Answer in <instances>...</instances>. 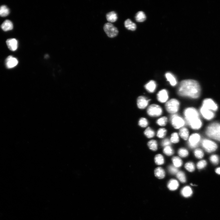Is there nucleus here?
I'll list each match as a JSON object with an SVG mask.
<instances>
[{
  "label": "nucleus",
  "mask_w": 220,
  "mask_h": 220,
  "mask_svg": "<svg viewBox=\"0 0 220 220\" xmlns=\"http://www.w3.org/2000/svg\"><path fill=\"white\" fill-rule=\"evenodd\" d=\"M215 172L217 174L220 175V167L217 168L215 170Z\"/></svg>",
  "instance_id": "44"
},
{
  "label": "nucleus",
  "mask_w": 220,
  "mask_h": 220,
  "mask_svg": "<svg viewBox=\"0 0 220 220\" xmlns=\"http://www.w3.org/2000/svg\"><path fill=\"white\" fill-rule=\"evenodd\" d=\"M124 26L128 30L132 31L135 30L136 29V25L135 23H133L131 20L128 19L124 22Z\"/></svg>",
  "instance_id": "18"
},
{
  "label": "nucleus",
  "mask_w": 220,
  "mask_h": 220,
  "mask_svg": "<svg viewBox=\"0 0 220 220\" xmlns=\"http://www.w3.org/2000/svg\"><path fill=\"white\" fill-rule=\"evenodd\" d=\"M163 152L165 154L168 156H171L174 153L173 149L170 146L165 147L163 150Z\"/></svg>",
  "instance_id": "33"
},
{
  "label": "nucleus",
  "mask_w": 220,
  "mask_h": 220,
  "mask_svg": "<svg viewBox=\"0 0 220 220\" xmlns=\"http://www.w3.org/2000/svg\"><path fill=\"white\" fill-rule=\"evenodd\" d=\"M145 135L147 138H151L153 137L155 135V132L150 127H148L144 132Z\"/></svg>",
  "instance_id": "30"
},
{
  "label": "nucleus",
  "mask_w": 220,
  "mask_h": 220,
  "mask_svg": "<svg viewBox=\"0 0 220 220\" xmlns=\"http://www.w3.org/2000/svg\"><path fill=\"white\" fill-rule=\"evenodd\" d=\"M154 160L156 164L158 165L163 164L164 163V157L160 154H157L155 156Z\"/></svg>",
  "instance_id": "29"
},
{
  "label": "nucleus",
  "mask_w": 220,
  "mask_h": 220,
  "mask_svg": "<svg viewBox=\"0 0 220 220\" xmlns=\"http://www.w3.org/2000/svg\"><path fill=\"white\" fill-rule=\"evenodd\" d=\"M205 108L211 111L217 110L218 108L217 105L211 99H206L203 102V106Z\"/></svg>",
  "instance_id": "10"
},
{
  "label": "nucleus",
  "mask_w": 220,
  "mask_h": 220,
  "mask_svg": "<svg viewBox=\"0 0 220 220\" xmlns=\"http://www.w3.org/2000/svg\"><path fill=\"white\" fill-rule=\"evenodd\" d=\"M168 169L169 172L172 174H177L178 172V170L177 168L175 167V166H170Z\"/></svg>",
  "instance_id": "42"
},
{
  "label": "nucleus",
  "mask_w": 220,
  "mask_h": 220,
  "mask_svg": "<svg viewBox=\"0 0 220 220\" xmlns=\"http://www.w3.org/2000/svg\"><path fill=\"white\" fill-rule=\"evenodd\" d=\"M178 153L179 156L182 158H185V157L187 156L189 154L187 150L183 148L179 150Z\"/></svg>",
  "instance_id": "36"
},
{
  "label": "nucleus",
  "mask_w": 220,
  "mask_h": 220,
  "mask_svg": "<svg viewBox=\"0 0 220 220\" xmlns=\"http://www.w3.org/2000/svg\"><path fill=\"white\" fill-rule=\"evenodd\" d=\"M145 87L148 91L150 93H153L156 88V84L154 81L151 80L145 85Z\"/></svg>",
  "instance_id": "19"
},
{
  "label": "nucleus",
  "mask_w": 220,
  "mask_h": 220,
  "mask_svg": "<svg viewBox=\"0 0 220 220\" xmlns=\"http://www.w3.org/2000/svg\"><path fill=\"white\" fill-rule=\"evenodd\" d=\"M194 154L196 158L199 159L203 158L204 155L203 151L199 149L196 150L195 151Z\"/></svg>",
  "instance_id": "37"
},
{
  "label": "nucleus",
  "mask_w": 220,
  "mask_h": 220,
  "mask_svg": "<svg viewBox=\"0 0 220 220\" xmlns=\"http://www.w3.org/2000/svg\"><path fill=\"white\" fill-rule=\"evenodd\" d=\"M202 145L205 150L209 152H211L216 150L217 146L213 142L207 140H204L202 141Z\"/></svg>",
  "instance_id": "8"
},
{
  "label": "nucleus",
  "mask_w": 220,
  "mask_h": 220,
  "mask_svg": "<svg viewBox=\"0 0 220 220\" xmlns=\"http://www.w3.org/2000/svg\"><path fill=\"white\" fill-rule=\"evenodd\" d=\"M168 93L166 90L163 89L160 91L157 95V98L159 102L164 103L167 101L168 99Z\"/></svg>",
  "instance_id": "15"
},
{
  "label": "nucleus",
  "mask_w": 220,
  "mask_h": 220,
  "mask_svg": "<svg viewBox=\"0 0 220 220\" xmlns=\"http://www.w3.org/2000/svg\"><path fill=\"white\" fill-rule=\"evenodd\" d=\"M18 62L16 58L10 56H8L5 60V65L7 68L11 69L16 66Z\"/></svg>",
  "instance_id": "11"
},
{
  "label": "nucleus",
  "mask_w": 220,
  "mask_h": 220,
  "mask_svg": "<svg viewBox=\"0 0 220 220\" xmlns=\"http://www.w3.org/2000/svg\"><path fill=\"white\" fill-rule=\"evenodd\" d=\"M147 144L149 148L152 151H156L158 149V144L155 140H152L149 141Z\"/></svg>",
  "instance_id": "28"
},
{
  "label": "nucleus",
  "mask_w": 220,
  "mask_h": 220,
  "mask_svg": "<svg viewBox=\"0 0 220 220\" xmlns=\"http://www.w3.org/2000/svg\"><path fill=\"white\" fill-rule=\"evenodd\" d=\"M181 194L183 196L185 197H189L193 194L191 188L189 186H186L183 187L181 191Z\"/></svg>",
  "instance_id": "21"
},
{
  "label": "nucleus",
  "mask_w": 220,
  "mask_h": 220,
  "mask_svg": "<svg viewBox=\"0 0 220 220\" xmlns=\"http://www.w3.org/2000/svg\"><path fill=\"white\" fill-rule=\"evenodd\" d=\"M200 111L202 115L206 119L209 120L214 117L215 114L212 111L206 109L203 106L201 108Z\"/></svg>",
  "instance_id": "12"
},
{
  "label": "nucleus",
  "mask_w": 220,
  "mask_h": 220,
  "mask_svg": "<svg viewBox=\"0 0 220 220\" xmlns=\"http://www.w3.org/2000/svg\"><path fill=\"white\" fill-rule=\"evenodd\" d=\"M177 177L181 183H185L186 182V179L185 175L183 172H178L177 174Z\"/></svg>",
  "instance_id": "31"
},
{
  "label": "nucleus",
  "mask_w": 220,
  "mask_h": 220,
  "mask_svg": "<svg viewBox=\"0 0 220 220\" xmlns=\"http://www.w3.org/2000/svg\"><path fill=\"white\" fill-rule=\"evenodd\" d=\"M185 167L190 172H194L195 169L194 164L192 162H189L186 164Z\"/></svg>",
  "instance_id": "34"
},
{
  "label": "nucleus",
  "mask_w": 220,
  "mask_h": 220,
  "mask_svg": "<svg viewBox=\"0 0 220 220\" xmlns=\"http://www.w3.org/2000/svg\"><path fill=\"white\" fill-rule=\"evenodd\" d=\"M172 160L174 166L177 168L180 167L183 164L181 159L178 156H174L172 158Z\"/></svg>",
  "instance_id": "27"
},
{
  "label": "nucleus",
  "mask_w": 220,
  "mask_h": 220,
  "mask_svg": "<svg viewBox=\"0 0 220 220\" xmlns=\"http://www.w3.org/2000/svg\"><path fill=\"white\" fill-rule=\"evenodd\" d=\"M201 137L199 134H193L189 140V146L192 148H194L198 146Z\"/></svg>",
  "instance_id": "9"
},
{
  "label": "nucleus",
  "mask_w": 220,
  "mask_h": 220,
  "mask_svg": "<svg viewBox=\"0 0 220 220\" xmlns=\"http://www.w3.org/2000/svg\"><path fill=\"white\" fill-rule=\"evenodd\" d=\"M184 115L187 123L193 129H199L202 126L198 112L194 108H189L184 111Z\"/></svg>",
  "instance_id": "2"
},
{
  "label": "nucleus",
  "mask_w": 220,
  "mask_h": 220,
  "mask_svg": "<svg viewBox=\"0 0 220 220\" xmlns=\"http://www.w3.org/2000/svg\"><path fill=\"white\" fill-rule=\"evenodd\" d=\"M167 186L170 190L174 191L177 189L179 187V183L176 179H172L169 182Z\"/></svg>",
  "instance_id": "17"
},
{
  "label": "nucleus",
  "mask_w": 220,
  "mask_h": 220,
  "mask_svg": "<svg viewBox=\"0 0 220 220\" xmlns=\"http://www.w3.org/2000/svg\"><path fill=\"white\" fill-rule=\"evenodd\" d=\"M154 174L155 176L159 179H162L165 176L164 171L161 167L156 168L154 171Z\"/></svg>",
  "instance_id": "22"
},
{
  "label": "nucleus",
  "mask_w": 220,
  "mask_h": 220,
  "mask_svg": "<svg viewBox=\"0 0 220 220\" xmlns=\"http://www.w3.org/2000/svg\"><path fill=\"white\" fill-rule=\"evenodd\" d=\"M179 106V102L175 99H172L166 103L165 108L169 113L174 114L178 111Z\"/></svg>",
  "instance_id": "4"
},
{
  "label": "nucleus",
  "mask_w": 220,
  "mask_h": 220,
  "mask_svg": "<svg viewBox=\"0 0 220 220\" xmlns=\"http://www.w3.org/2000/svg\"><path fill=\"white\" fill-rule=\"evenodd\" d=\"M207 162L205 160H201L197 164V169H201L204 168L207 165Z\"/></svg>",
  "instance_id": "41"
},
{
  "label": "nucleus",
  "mask_w": 220,
  "mask_h": 220,
  "mask_svg": "<svg viewBox=\"0 0 220 220\" xmlns=\"http://www.w3.org/2000/svg\"><path fill=\"white\" fill-rule=\"evenodd\" d=\"M138 124L140 126L143 128L147 127L148 125L147 120L144 118H141L139 121Z\"/></svg>",
  "instance_id": "39"
},
{
  "label": "nucleus",
  "mask_w": 220,
  "mask_h": 220,
  "mask_svg": "<svg viewBox=\"0 0 220 220\" xmlns=\"http://www.w3.org/2000/svg\"><path fill=\"white\" fill-rule=\"evenodd\" d=\"M171 121L173 126L176 129L183 127L185 123L183 119L177 114H174L171 116Z\"/></svg>",
  "instance_id": "7"
},
{
  "label": "nucleus",
  "mask_w": 220,
  "mask_h": 220,
  "mask_svg": "<svg viewBox=\"0 0 220 220\" xmlns=\"http://www.w3.org/2000/svg\"><path fill=\"white\" fill-rule=\"evenodd\" d=\"M1 28L4 31H10L13 28V25L12 22L9 20L4 21L1 26Z\"/></svg>",
  "instance_id": "16"
},
{
  "label": "nucleus",
  "mask_w": 220,
  "mask_h": 220,
  "mask_svg": "<svg viewBox=\"0 0 220 220\" xmlns=\"http://www.w3.org/2000/svg\"><path fill=\"white\" fill-rule=\"evenodd\" d=\"M167 133V130L164 128H161L158 130L157 136L159 138H162L165 136Z\"/></svg>",
  "instance_id": "35"
},
{
  "label": "nucleus",
  "mask_w": 220,
  "mask_h": 220,
  "mask_svg": "<svg viewBox=\"0 0 220 220\" xmlns=\"http://www.w3.org/2000/svg\"><path fill=\"white\" fill-rule=\"evenodd\" d=\"M150 100H147L145 97L140 96L137 99V104L139 108L144 109L146 107L148 104Z\"/></svg>",
  "instance_id": "13"
},
{
  "label": "nucleus",
  "mask_w": 220,
  "mask_h": 220,
  "mask_svg": "<svg viewBox=\"0 0 220 220\" xmlns=\"http://www.w3.org/2000/svg\"><path fill=\"white\" fill-rule=\"evenodd\" d=\"M167 122L168 119L165 116H164L157 120L156 123L160 126H164L167 124Z\"/></svg>",
  "instance_id": "32"
},
{
  "label": "nucleus",
  "mask_w": 220,
  "mask_h": 220,
  "mask_svg": "<svg viewBox=\"0 0 220 220\" xmlns=\"http://www.w3.org/2000/svg\"><path fill=\"white\" fill-rule=\"evenodd\" d=\"M171 141L174 143H177L179 142V138L177 133L175 132L172 134Z\"/></svg>",
  "instance_id": "38"
},
{
  "label": "nucleus",
  "mask_w": 220,
  "mask_h": 220,
  "mask_svg": "<svg viewBox=\"0 0 220 220\" xmlns=\"http://www.w3.org/2000/svg\"><path fill=\"white\" fill-rule=\"evenodd\" d=\"M104 29L108 36L110 38L116 37L118 33V29L110 23H106L104 25Z\"/></svg>",
  "instance_id": "5"
},
{
  "label": "nucleus",
  "mask_w": 220,
  "mask_h": 220,
  "mask_svg": "<svg viewBox=\"0 0 220 220\" xmlns=\"http://www.w3.org/2000/svg\"><path fill=\"white\" fill-rule=\"evenodd\" d=\"M165 77L167 80L172 86H175L177 84V81L174 76L171 73H167L165 74Z\"/></svg>",
  "instance_id": "23"
},
{
  "label": "nucleus",
  "mask_w": 220,
  "mask_h": 220,
  "mask_svg": "<svg viewBox=\"0 0 220 220\" xmlns=\"http://www.w3.org/2000/svg\"><path fill=\"white\" fill-rule=\"evenodd\" d=\"M147 112L148 114L151 116H158L162 114V109L158 105L152 104L148 108Z\"/></svg>",
  "instance_id": "6"
},
{
  "label": "nucleus",
  "mask_w": 220,
  "mask_h": 220,
  "mask_svg": "<svg viewBox=\"0 0 220 220\" xmlns=\"http://www.w3.org/2000/svg\"><path fill=\"white\" fill-rule=\"evenodd\" d=\"M107 20L110 22H114L118 19V16L114 11H111L107 13L106 15Z\"/></svg>",
  "instance_id": "20"
},
{
  "label": "nucleus",
  "mask_w": 220,
  "mask_h": 220,
  "mask_svg": "<svg viewBox=\"0 0 220 220\" xmlns=\"http://www.w3.org/2000/svg\"><path fill=\"white\" fill-rule=\"evenodd\" d=\"M210 160L213 164H217L219 162V157L217 155H213L211 156Z\"/></svg>",
  "instance_id": "40"
},
{
  "label": "nucleus",
  "mask_w": 220,
  "mask_h": 220,
  "mask_svg": "<svg viewBox=\"0 0 220 220\" xmlns=\"http://www.w3.org/2000/svg\"><path fill=\"white\" fill-rule=\"evenodd\" d=\"M6 42L8 48L10 50L13 51L17 50L18 47V42L16 39H8L7 40Z\"/></svg>",
  "instance_id": "14"
},
{
  "label": "nucleus",
  "mask_w": 220,
  "mask_h": 220,
  "mask_svg": "<svg viewBox=\"0 0 220 220\" xmlns=\"http://www.w3.org/2000/svg\"><path fill=\"white\" fill-rule=\"evenodd\" d=\"M9 9L6 5H2L0 7V16L5 17L9 14Z\"/></svg>",
  "instance_id": "24"
},
{
  "label": "nucleus",
  "mask_w": 220,
  "mask_h": 220,
  "mask_svg": "<svg viewBox=\"0 0 220 220\" xmlns=\"http://www.w3.org/2000/svg\"><path fill=\"white\" fill-rule=\"evenodd\" d=\"M136 21L138 22H142L146 19V17L144 12L142 11L138 12L135 17Z\"/></svg>",
  "instance_id": "26"
},
{
  "label": "nucleus",
  "mask_w": 220,
  "mask_h": 220,
  "mask_svg": "<svg viewBox=\"0 0 220 220\" xmlns=\"http://www.w3.org/2000/svg\"><path fill=\"white\" fill-rule=\"evenodd\" d=\"M206 134L209 137L220 141V124L214 123L209 126Z\"/></svg>",
  "instance_id": "3"
},
{
  "label": "nucleus",
  "mask_w": 220,
  "mask_h": 220,
  "mask_svg": "<svg viewBox=\"0 0 220 220\" xmlns=\"http://www.w3.org/2000/svg\"><path fill=\"white\" fill-rule=\"evenodd\" d=\"M171 144V142L169 139L166 138L164 139L161 143V145L163 147H167L169 146Z\"/></svg>",
  "instance_id": "43"
},
{
  "label": "nucleus",
  "mask_w": 220,
  "mask_h": 220,
  "mask_svg": "<svg viewBox=\"0 0 220 220\" xmlns=\"http://www.w3.org/2000/svg\"><path fill=\"white\" fill-rule=\"evenodd\" d=\"M179 134L183 140H187L189 135V132L186 128H182L179 131Z\"/></svg>",
  "instance_id": "25"
},
{
  "label": "nucleus",
  "mask_w": 220,
  "mask_h": 220,
  "mask_svg": "<svg viewBox=\"0 0 220 220\" xmlns=\"http://www.w3.org/2000/svg\"><path fill=\"white\" fill-rule=\"evenodd\" d=\"M200 92V87L198 82L194 80H186L182 81L180 83L178 94L181 96L197 98L199 97Z\"/></svg>",
  "instance_id": "1"
}]
</instances>
